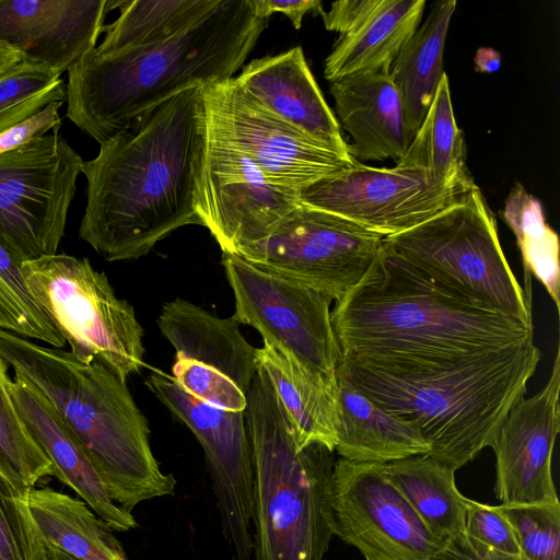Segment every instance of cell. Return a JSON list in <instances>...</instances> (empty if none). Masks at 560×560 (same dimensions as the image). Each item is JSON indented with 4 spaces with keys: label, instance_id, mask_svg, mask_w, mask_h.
Here are the masks:
<instances>
[{
    "label": "cell",
    "instance_id": "cell-1",
    "mask_svg": "<svg viewBox=\"0 0 560 560\" xmlns=\"http://www.w3.org/2000/svg\"><path fill=\"white\" fill-rule=\"evenodd\" d=\"M207 110L187 90L101 143L84 162L88 202L79 236L108 261L138 259L185 225L203 226Z\"/></svg>",
    "mask_w": 560,
    "mask_h": 560
},
{
    "label": "cell",
    "instance_id": "cell-2",
    "mask_svg": "<svg viewBox=\"0 0 560 560\" xmlns=\"http://www.w3.org/2000/svg\"><path fill=\"white\" fill-rule=\"evenodd\" d=\"M341 355L369 362H450L534 342V325L456 295L382 246L335 302Z\"/></svg>",
    "mask_w": 560,
    "mask_h": 560
},
{
    "label": "cell",
    "instance_id": "cell-3",
    "mask_svg": "<svg viewBox=\"0 0 560 560\" xmlns=\"http://www.w3.org/2000/svg\"><path fill=\"white\" fill-rule=\"evenodd\" d=\"M267 25L249 0H220L163 43L110 55L92 49L68 71L67 117L101 144L172 97L234 78Z\"/></svg>",
    "mask_w": 560,
    "mask_h": 560
},
{
    "label": "cell",
    "instance_id": "cell-4",
    "mask_svg": "<svg viewBox=\"0 0 560 560\" xmlns=\"http://www.w3.org/2000/svg\"><path fill=\"white\" fill-rule=\"evenodd\" d=\"M540 351L534 342L450 362H369L341 355L336 374L415 425L429 456L455 470L490 446L525 396Z\"/></svg>",
    "mask_w": 560,
    "mask_h": 560
},
{
    "label": "cell",
    "instance_id": "cell-5",
    "mask_svg": "<svg viewBox=\"0 0 560 560\" xmlns=\"http://www.w3.org/2000/svg\"><path fill=\"white\" fill-rule=\"evenodd\" d=\"M0 358L54 408L124 510L172 495L150 445L149 425L126 381L103 363L0 330Z\"/></svg>",
    "mask_w": 560,
    "mask_h": 560
},
{
    "label": "cell",
    "instance_id": "cell-6",
    "mask_svg": "<svg viewBox=\"0 0 560 560\" xmlns=\"http://www.w3.org/2000/svg\"><path fill=\"white\" fill-rule=\"evenodd\" d=\"M244 415L253 465L255 560H324L335 535L334 452L320 444L299 445L259 363Z\"/></svg>",
    "mask_w": 560,
    "mask_h": 560
},
{
    "label": "cell",
    "instance_id": "cell-7",
    "mask_svg": "<svg viewBox=\"0 0 560 560\" xmlns=\"http://www.w3.org/2000/svg\"><path fill=\"white\" fill-rule=\"evenodd\" d=\"M383 244L445 290L534 325L532 292L512 272L478 186L423 223L384 237Z\"/></svg>",
    "mask_w": 560,
    "mask_h": 560
},
{
    "label": "cell",
    "instance_id": "cell-8",
    "mask_svg": "<svg viewBox=\"0 0 560 560\" xmlns=\"http://www.w3.org/2000/svg\"><path fill=\"white\" fill-rule=\"evenodd\" d=\"M26 285L70 352L96 360L124 378L144 365L143 329L106 275L85 257L44 256L21 265Z\"/></svg>",
    "mask_w": 560,
    "mask_h": 560
},
{
    "label": "cell",
    "instance_id": "cell-9",
    "mask_svg": "<svg viewBox=\"0 0 560 560\" xmlns=\"http://www.w3.org/2000/svg\"><path fill=\"white\" fill-rule=\"evenodd\" d=\"M83 163L57 132L0 153V242L21 265L57 254Z\"/></svg>",
    "mask_w": 560,
    "mask_h": 560
},
{
    "label": "cell",
    "instance_id": "cell-10",
    "mask_svg": "<svg viewBox=\"0 0 560 560\" xmlns=\"http://www.w3.org/2000/svg\"><path fill=\"white\" fill-rule=\"evenodd\" d=\"M383 238L343 217L300 201L266 238L237 256L337 302L364 276Z\"/></svg>",
    "mask_w": 560,
    "mask_h": 560
},
{
    "label": "cell",
    "instance_id": "cell-11",
    "mask_svg": "<svg viewBox=\"0 0 560 560\" xmlns=\"http://www.w3.org/2000/svg\"><path fill=\"white\" fill-rule=\"evenodd\" d=\"M241 324L302 366L336 376L341 351L331 324L332 299L315 289L222 253Z\"/></svg>",
    "mask_w": 560,
    "mask_h": 560
},
{
    "label": "cell",
    "instance_id": "cell-12",
    "mask_svg": "<svg viewBox=\"0 0 560 560\" xmlns=\"http://www.w3.org/2000/svg\"><path fill=\"white\" fill-rule=\"evenodd\" d=\"M158 325L175 349L172 378L184 392L224 410H245L258 348L241 334L234 314L221 318L176 298L163 305Z\"/></svg>",
    "mask_w": 560,
    "mask_h": 560
},
{
    "label": "cell",
    "instance_id": "cell-13",
    "mask_svg": "<svg viewBox=\"0 0 560 560\" xmlns=\"http://www.w3.org/2000/svg\"><path fill=\"white\" fill-rule=\"evenodd\" d=\"M159 400L194 433L210 472L222 532L235 560L253 555V465L244 411H230L184 392L162 371L144 382Z\"/></svg>",
    "mask_w": 560,
    "mask_h": 560
},
{
    "label": "cell",
    "instance_id": "cell-14",
    "mask_svg": "<svg viewBox=\"0 0 560 560\" xmlns=\"http://www.w3.org/2000/svg\"><path fill=\"white\" fill-rule=\"evenodd\" d=\"M330 492L335 535L365 560H430L445 542L389 481L384 464L338 459Z\"/></svg>",
    "mask_w": 560,
    "mask_h": 560
},
{
    "label": "cell",
    "instance_id": "cell-15",
    "mask_svg": "<svg viewBox=\"0 0 560 560\" xmlns=\"http://www.w3.org/2000/svg\"><path fill=\"white\" fill-rule=\"evenodd\" d=\"M202 90L209 121L246 153L273 185L300 192L359 162L262 107L234 78Z\"/></svg>",
    "mask_w": 560,
    "mask_h": 560
},
{
    "label": "cell",
    "instance_id": "cell-16",
    "mask_svg": "<svg viewBox=\"0 0 560 560\" xmlns=\"http://www.w3.org/2000/svg\"><path fill=\"white\" fill-rule=\"evenodd\" d=\"M474 186L432 184L416 171L358 162L301 189L299 199L386 237L431 219L462 200Z\"/></svg>",
    "mask_w": 560,
    "mask_h": 560
},
{
    "label": "cell",
    "instance_id": "cell-17",
    "mask_svg": "<svg viewBox=\"0 0 560 560\" xmlns=\"http://www.w3.org/2000/svg\"><path fill=\"white\" fill-rule=\"evenodd\" d=\"M201 189L203 226L222 253L234 255L266 238L300 203L298 191L270 183L208 118Z\"/></svg>",
    "mask_w": 560,
    "mask_h": 560
},
{
    "label": "cell",
    "instance_id": "cell-18",
    "mask_svg": "<svg viewBox=\"0 0 560 560\" xmlns=\"http://www.w3.org/2000/svg\"><path fill=\"white\" fill-rule=\"evenodd\" d=\"M559 393L558 348L546 385L513 406L490 444L495 454L494 490L502 505L559 502L551 475L560 429Z\"/></svg>",
    "mask_w": 560,
    "mask_h": 560
},
{
    "label": "cell",
    "instance_id": "cell-19",
    "mask_svg": "<svg viewBox=\"0 0 560 560\" xmlns=\"http://www.w3.org/2000/svg\"><path fill=\"white\" fill-rule=\"evenodd\" d=\"M124 0H0V42L61 74L96 47Z\"/></svg>",
    "mask_w": 560,
    "mask_h": 560
},
{
    "label": "cell",
    "instance_id": "cell-20",
    "mask_svg": "<svg viewBox=\"0 0 560 560\" xmlns=\"http://www.w3.org/2000/svg\"><path fill=\"white\" fill-rule=\"evenodd\" d=\"M234 80L269 112L314 140L350 155L335 113L300 46L252 60Z\"/></svg>",
    "mask_w": 560,
    "mask_h": 560
},
{
    "label": "cell",
    "instance_id": "cell-21",
    "mask_svg": "<svg viewBox=\"0 0 560 560\" xmlns=\"http://www.w3.org/2000/svg\"><path fill=\"white\" fill-rule=\"evenodd\" d=\"M10 394L33 439L56 468L57 479L71 488L110 532L136 528L132 513L110 498L83 447L49 402L15 374Z\"/></svg>",
    "mask_w": 560,
    "mask_h": 560
},
{
    "label": "cell",
    "instance_id": "cell-22",
    "mask_svg": "<svg viewBox=\"0 0 560 560\" xmlns=\"http://www.w3.org/2000/svg\"><path fill=\"white\" fill-rule=\"evenodd\" d=\"M335 116L352 139L350 155L358 160L396 163L409 147L410 133L389 74L354 73L330 82Z\"/></svg>",
    "mask_w": 560,
    "mask_h": 560
},
{
    "label": "cell",
    "instance_id": "cell-23",
    "mask_svg": "<svg viewBox=\"0 0 560 560\" xmlns=\"http://www.w3.org/2000/svg\"><path fill=\"white\" fill-rule=\"evenodd\" d=\"M338 416L335 451L359 463H389L428 454L430 446L420 431L372 401L338 376Z\"/></svg>",
    "mask_w": 560,
    "mask_h": 560
},
{
    "label": "cell",
    "instance_id": "cell-24",
    "mask_svg": "<svg viewBox=\"0 0 560 560\" xmlns=\"http://www.w3.org/2000/svg\"><path fill=\"white\" fill-rule=\"evenodd\" d=\"M424 0H378L349 32L340 35L324 62L332 82L354 73H389L406 42L420 25Z\"/></svg>",
    "mask_w": 560,
    "mask_h": 560
},
{
    "label": "cell",
    "instance_id": "cell-25",
    "mask_svg": "<svg viewBox=\"0 0 560 560\" xmlns=\"http://www.w3.org/2000/svg\"><path fill=\"white\" fill-rule=\"evenodd\" d=\"M258 363L291 422L299 445L320 444L334 452L338 416L337 377L300 365L264 345Z\"/></svg>",
    "mask_w": 560,
    "mask_h": 560
},
{
    "label": "cell",
    "instance_id": "cell-26",
    "mask_svg": "<svg viewBox=\"0 0 560 560\" xmlns=\"http://www.w3.org/2000/svg\"><path fill=\"white\" fill-rule=\"evenodd\" d=\"M456 5V0L435 2L425 21L398 52L388 73L399 93L412 138L445 73L443 52Z\"/></svg>",
    "mask_w": 560,
    "mask_h": 560
},
{
    "label": "cell",
    "instance_id": "cell-27",
    "mask_svg": "<svg viewBox=\"0 0 560 560\" xmlns=\"http://www.w3.org/2000/svg\"><path fill=\"white\" fill-rule=\"evenodd\" d=\"M40 534L79 560H129L121 545L88 504L49 487L21 494Z\"/></svg>",
    "mask_w": 560,
    "mask_h": 560
},
{
    "label": "cell",
    "instance_id": "cell-28",
    "mask_svg": "<svg viewBox=\"0 0 560 560\" xmlns=\"http://www.w3.org/2000/svg\"><path fill=\"white\" fill-rule=\"evenodd\" d=\"M384 470L436 537L446 541L464 533L466 497L455 485L454 468L422 454L385 463Z\"/></svg>",
    "mask_w": 560,
    "mask_h": 560
},
{
    "label": "cell",
    "instance_id": "cell-29",
    "mask_svg": "<svg viewBox=\"0 0 560 560\" xmlns=\"http://www.w3.org/2000/svg\"><path fill=\"white\" fill-rule=\"evenodd\" d=\"M396 165L421 173L432 184L474 183L466 167L465 140L455 119L446 73L419 129Z\"/></svg>",
    "mask_w": 560,
    "mask_h": 560
},
{
    "label": "cell",
    "instance_id": "cell-30",
    "mask_svg": "<svg viewBox=\"0 0 560 560\" xmlns=\"http://www.w3.org/2000/svg\"><path fill=\"white\" fill-rule=\"evenodd\" d=\"M220 0H124L119 16L106 27L100 55L163 43L189 28L212 11Z\"/></svg>",
    "mask_w": 560,
    "mask_h": 560
},
{
    "label": "cell",
    "instance_id": "cell-31",
    "mask_svg": "<svg viewBox=\"0 0 560 560\" xmlns=\"http://www.w3.org/2000/svg\"><path fill=\"white\" fill-rule=\"evenodd\" d=\"M501 215L516 237L524 272L534 275L544 284L559 311V238L546 222L540 202L521 183H515Z\"/></svg>",
    "mask_w": 560,
    "mask_h": 560
},
{
    "label": "cell",
    "instance_id": "cell-32",
    "mask_svg": "<svg viewBox=\"0 0 560 560\" xmlns=\"http://www.w3.org/2000/svg\"><path fill=\"white\" fill-rule=\"evenodd\" d=\"M8 366L0 358V475L18 494H24L44 478H57V471L13 402Z\"/></svg>",
    "mask_w": 560,
    "mask_h": 560
},
{
    "label": "cell",
    "instance_id": "cell-33",
    "mask_svg": "<svg viewBox=\"0 0 560 560\" xmlns=\"http://www.w3.org/2000/svg\"><path fill=\"white\" fill-rule=\"evenodd\" d=\"M61 74L22 60L0 75V133L34 116L52 102H65Z\"/></svg>",
    "mask_w": 560,
    "mask_h": 560
},
{
    "label": "cell",
    "instance_id": "cell-34",
    "mask_svg": "<svg viewBox=\"0 0 560 560\" xmlns=\"http://www.w3.org/2000/svg\"><path fill=\"white\" fill-rule=\"evenodd\" d=\"M0 330L62 348L65 339L32 296L21 264L0 242Z\"/></svg>",
    "mask_w": 560,
    "mask_h": 560
},
{
    "label": "cell",
    "instance_id": "cell-35",
    "mask_svg": "<svg viewBox=\"0 0 560 560\" xmlns=\"http://www.w3.org/2000/svg\"><path fill=\"white\" fill-rule=\"evenodd\" d=\"M498 506L526 560H560V502Z\"/></svg>",
    "mask_w": 560,
    "mask_h": 560
},
{
    "label": "cell",
    "instance_id": "cell-36",
    "mask_svg": "<svg viewBox=\"0 0 560 560\" xmlns=\"http://www.w3.org/2000/svg\"><path fill=\"white\" fill-rule=\"evenodd\" d=\"M464 533L509 555H522L514 530L499 506L465 499Z\"/></svg>",
    "mask_w": 560,
    "mask_h": 560
},
{
    "label": "cell",
    "instance_id": "cell-37",
    "mask_svg": "<svg viewBox=\"0 0 560 560\" xmlns=\"http://www.w3.org/2000/svg\"><path fill=\"white\" fill-rule=\"evenodd\" d=\"M62 103L52 102L34 116L0 133V153L44 137L51 129L57 132L61 125L59 108Z\"/></svg>",
    "mask_w": 560,
    "mask_h": 560
},
{
    "label": "cell",
    "instance_id": "cell-38",
    "mask_svg": "<svg viewBox=\"0 0 560 560\" xmlns=\"http://www.w3.org/2000/svg\"><path fill=\"white\" fill-rule=\"evenodd\" d=\"M15 494L0 475V560H24Z\"/></svg>",
    "mask_w": 560,
    "mask_h": 560
},
{
    "label": "cell",
    "instance_id": "cell-39",
    "mask_svg": "<svg viewBox=\"0 0 560 560\" xmlns=\"http://www.w3.org/2000/svg\"><path fill=\"white\" fill-rule=\"evenodd\" d=\"M15 508L24 560H79L47 540L31 518L21 494H15Z\"/></svg>",
    "mask_w": 560,
    "mask_h": 560
},
{
    "label": "cell",
    "instance_id": "cell-40",
    "mask_svg": "<svg viewBox=\"0 0 560 560\" xmlns=\"http://www.w3.org/2000/svg\"><path fill=\"white\" fill-rule=\"evenodd\" d=\"M430 560H526L494 550L465 533L447 539Z\"/></svg>",
    "mask_w": 560,
    "mask_h": 560
},
{
    "label": "cell",
    "instance_id": "cell-41",
    "mask_svg": "<svg viewBox=\"0 0 560 560\" xmlns=\"http://www.w3.org/2000/svg\"><path fill=\"white\" fill-rule=\"evenodd\" d=\"M378 0H343L332 2L328 11H322L325 28L340 33L349 32L365 18L377 4Z\"/></svg>",
    "mask_w": 560,
    "mask_h": 560
},
{
    "label": "cell",
    "instance_id": "cell-42",
    "mask_svg": "<svg viewBox=\"0 0 560 560\" xmlns=\"http://www.w3.org/2000/svg\"><path fill=\"white\" fill-rule=\"evenodd\" d=\"M253 12L259 19H269L276 12L288 16L295 30H300L303 18L308 12L320 13L319 0H249Z\"/></svg>",
    "mask_w": 560,
    "mask_h": 560
},
{
    "label": "cell",
    "instance_id": "cell-43",
    "mask_svg": "<svg viewBox=\"0 0 560 560\" xmlns=\"http://www.w3.org/2000/svg\"><path fill=\"white\" fill-rule=\"evenodd\" d=\"M475 68L480 72H494L501 66L500 52L492 48L478 49L475 58Z\"/></svg>",
    "mask_w": 560,
    "mask_h": 560
},
{
    "label": "cell",
    "instance_id": "cell-44",
    "mask_svg": "<svg viewBox=\"0 0 560 560\" xmlns=\"http://www.w3.org/2000/svg\"><path fill=\"white\" fill-rule=\"evenodd\" d=\"M22 60L23 57L18 51L0 42V75L20 63Z\"/></svg>",
    "mask_w": 560,
    "mask_h": 560
}]
</instances>
